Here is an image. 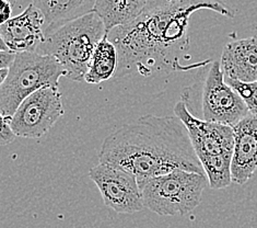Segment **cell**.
Masks as SVG:
<instances>
[{
    "instance_id": "cell-1",
    "label": "cell",
    "mask_w": 257,
    "mask_h": 228,
    "mask_svg": "<svg viewBox=\"0 0 257 228\" xmlns=\"http://www.w3.org/2000/svg\"><path fill=\"white\" fill-rule=\"evenodd\" d=\"M201 9L235 16L222 0H152L137 19L113 29L107 36L118 53L114 79L185 70L181 59L191 46L189 19Z\"/></svg>"
},
{
    "instance_id": "cell-2",
    "label": "cell",
    "mask_w": 257,
    "mask_h": 228,
    "mask_svg": "<svg viewBox=\"0 0 257 228\" xmlns=\"http://www.w3.org/2000/svg\"><path fill=\"white\" fill-rule=\"evenodd\" d=\"M100 163L125 169L146 179L185 170L206 175L184 123L176 115L146 114L104 139Z\"/></svg>"
},
{
    "instance_id": "cell-3",
    "label": "cell",
    "mask_w": 257,
    "mask_h": 228,
    "mask_svg": "<svg viewBox=\"0 0 257 228\" xmlns=\"http://www.w3.org/2000/svg\"><path fill=\"white\" fill-rule=\"evenodd\" d=\"M106 35L104 22L93 11L46 34L36 52L56 58L66 70L67 79L83 82L95 48Z\"/></svg>"
},
{
    "instance_id": "cell-4",
    "label": "cell",
    "mask_w": 257,
    "mask_h": 228,
    "mask_svg": "<svg viewBox=\"0 0 257 228\" xmlns=\"http://www.w3.org/2000/svg\"><path fill=\"white\" fill-rule=\"evenodd\" d=\"M174 114L179 116L187 127L194 149L203 165L210 188L213 190L228 188L232 183L233 127L197 118L189 111L184 99L175 104Z\"/></svg>"
},
{
    "instance_id": "cell-5",
    "label": "cell",
    "mask_w": 257,
    "mask_h": 228,
    "mask_svg": "<svg viewBox=\"0 0 257 228\" xmlns=\"http://www.w3.org/2000/svg\"><path fill=\"white\" fill-rule=\"evenodd\" d=\"M60 77L66 70L58 60L39 52L17 53L9 75L0 85L2 115L12 118L24 99L43 88H58Z\"/></svg>"
},
{
    "instance_id": "cell-6",
    "label": "cell",
    "mask_w": 257,
    "mask_h": 228,
    "mask_svg": "<svg viewBox=\"0 0 257 228\" xmlns=\"http://www.w3.org/2000/svg\"><path fill=\"white\" fill-rule=\"evenodd\" d=\"M209 180L206 175L175 170L139 182L145 207L160 216H182L200 204Z\"/></svg>"
},
{
    "instance_id": "cell-7",
    "label": "cell",
    "mask_w": 257,
    "mask_h": 228,
    "mask_svg": "<svg viewBox=\"0 0 257 228\" xmlns=\"http://www.w3.org/2000/svg\"><path fill=\"white\" fill-rule=\"evenodd\" d=\"M200 102L199 119L207 122L233 127L249 114L242 97L225 82L221 64L218 60L212 61L204 79Z\"/></svg>"
},
{
    "instance_id": "cell-8",
    "label": "cell",
    "mask_w": 257,
    "mask_h": 228,
    "mask_svg": "<svg viewBox=\"0 0 257 228\" xmlns=\"http://www.w3.org/2000/svg\"><path fill=\"white\" fill-rule=\"evenodd\" d=\"M65 113L58 88H43L24 99L10 120L18 137L41 138Z\"/></svg>"
},
{
    "instance_id": "cell-9",
    "label": "cell",
    "mask_w": 257,
    "mask_h": 228,
    "mask_svg": "<svg viewBox=\"0 0 257 228\" xmlns=\"http://www.w3.org/2000/svg\"><path fill=\"white\" fill-rule=\"evenodd\" d=\"M88 175L100 190L104 204L116 213L132 214L145 208L138 180L132 172L99 163Z\"/></svg>"
},
{
    "instance_id": "cell-10",
    "label": "cell",
    "mask_w": 257,
    "mask_h": 228,
    "mask_svg": "<svg viewBox=\"0 0 257 228\" xmlns=\"http://www.w3.org/2000/svg\"><path fill=\"white\" fill-rule=\"evenodd\" d=\"M0 39L15 53L36 52L45 40V18L33 4L0 27Z\"/></svg>"
},
{
    "instance_id": "cell-11",
    "label": "cell",
    "mask_w": 257,
    "mask_h": 228,
    "mask_svg": "<svg viewBox=\"0 0 257 228\" xmlns=\"http://www.w3.org/2000/svg\"><path fill=\"white\" fill-rule=\"evenodd\" d=\"M233 132L232 182L243 186L257 170V116L249 113L233 126Z\"/></svg>"
},
{
    "instance_id": "cell-12",
    "label": "cell",
    "mask_w": 257,
    "mask_h": 228,
    "mask_svg": "<svg viewBox=\"0 0 257 228\" xmlns=\"http://www.w3.org/2000/svg\"><path fill=\"white\" fill-rule=\"evenodd\" d=\"M220 64L225 78L241 83L257 82V35L228 43Z\"/></svg>"
},
{
    "instance_id": "cell-13",
    "label": "cell",
    "mask_w": 257,
    "mask_h": 228,
    "mask_svg": "<svg viewBox=\"0 0 257 228\" xmlns=\"http://www.w3.org/2000/svg\"><path fill=\"white\" fill-rule=\"evenodd\" d=\"M96 0H32L45 18V35L94 11Z\"/></svg>"
},
{
    "instance_id": "cell-14",
    "label": "cell",
    "mask_w": 257,
    "mask_h": 228,
    "mask_svg": "<svg viewBox=\"0 0 257 228\" xmlns=\"http://www.w3.org/2000/svg\"><path fill=\"white\" fill-rule=\"evenodd\" d=\"M149 0H96L94 12L104 22L107 34L115 28L137 19Z\"/></svg>"
},
{
    "instance_id": "cell-15",
    "label": "cell",
    "mask_w": 257,
    "mask_h": 228,
    "mask_svg": "<svg viewBox=\"0 0 257 228\" xmlns=\"http://www.w3.org/2000/svg\"><path fill=\"white\" fill-rule=\"evenodd\" d=\"M118 66V53L114 43L106 35L97 44L84 82L97 85L114 78Z\"/></svg>"
},
{
    "instance_id": "cell-16",
    "label": "cell",
    "mask_w": 257,
    "mask_h": 228,
    "mask_svg": "<svg viewBox=\"0 0 257 228\" xmlns=\"http://www.w3.org/2000/svg\"><path fill=\"white\" fill-rule=\"evenodd\" d=\"M225 82L242 97V99L246 103L249 110V113L257 116V82L241 83L230 78H225Z\"/></svg>"
},
{
    "instance_id": "cell-17",
    "label": "cell",
    "mask_w": 257,
    "mask_h": 228,
    "mask_svg": "<svg viewBox=\"0 0 257 228\" xmlns=\"http://www.w3.org/2000/svg\"><path fill=\"white\" fill-rule=\"evenodd\" d=\"M10 120H11V118H9V116L2 115V118H0V121H2L0 144H2L3 146L14 143L15 139L18 137L17 134L14 131V128H12V126L10 124Z\"/></svg>"
},
{
    "instance_id": "cell-18",
    "label": "cell",
    "mask_w": 257,
    "mask_h": 228,
    "mask_svg": "<svg viewBox=\"0 0 257 228\" xmlns=\"http://www.w3.org/2000/svg\"><path fill=\"white\" fill-rule=\"evenodd\" d=\"M17 53L12 51H0V69L10 68L16 60Z\"/></svg>"
},
{
    "instance_id": "cell-19",
    "label": "cell",
    "mask_w": 257,
    "mask_h": 228,
    "mask_svg": "<svg viewBox=\"0 0 257 228\" xmlns=\"http://www.w3.org/2000/svg\"><path fill=\"white\" fill-rule=\"evenodd\" d=\"M2 14H0V22L5 23L7 22L9 19H11V4L9 0H2Z\"/></svg>"
},
{
    "instance_id": "cell-20",
    "label": "cell",
    "mask_w": 257,
    "mask_h": 228,
    "mask_svg": "<svg viewBox=\"0 0 257 228\" xmlns=\"http://www.w3.org/2000/svg\"><path fill=\"white\" fill-rule=\"evenodd\" d=\"M9 75V68H3L0 69V85L5 83V80L7 79Z\"/></svg>"
}]
</instances>
